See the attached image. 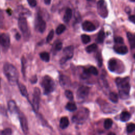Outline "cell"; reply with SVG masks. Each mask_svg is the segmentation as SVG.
I'll use <instances>...</instances> for the list:
<instances>
[{
    "instance_id": "obj_19",
    "label": "cell",
    "mask_w": 135,
    "mask_h": 135,
    "mask_svg": "<svg viewBox=\"0 0 135 135\" xmlns=\"http://www.w3.org/2000/svg\"><path fill=\"white\" fill-rule=\"evenodd\" d=\"M72 16V9L70 8H68L65 12L64 15L63 16V20L65 22L68 23L70 21Z\"/></svg>"
},
{
    "instance_id": "obj_2",
    "label": "cell",
    "mask_w": 135,
    "mask_h": 135,
    "mask_svg": "<svg viewBox=\"0 0 135 135\" xmlns=\"http://www.w3.org/2000/svg\"><path fill=\"white\" fill-rule=\"evenodd\" d=\"M4 72L8 81L12 85L17 84L18 73L13 65L10 63H6L4 65Z\"/></svg>"
},
{
    "instance_id": "obj_26",
    "label": "cell",
    "mask_w": 135,
    "mask_h": 135,
    "mask_svg": "<svg viewBox=\"0 0 135 135\" xmlns=\"http://www.w3.org/2000/svg\"><path fill=\"white\" fill-rule=\"evenodd\" d=\"M40 56L41 57V59L45 61V62H49L50 61V55L49 54L46 52H41L40 54Z\"/></svg>"
},
{
    "instance_id": "obj_33",
    "label": "cell",
    "mask_w": 135,
    "mask_h": 135,
    "mask_svg": "<svg viewBox=\"0 0 135 135\" xmlns=\"http://www.w3.org/2000/svg\"><path fill=\"white\" fill-rule=\"evenodd\" d=\"M81 40L84 44L88 43L91 40L90 37L89 35L86 34H83L81 35Z\"/></svg>"
},
{
    "instance_id": "obj_42",
    "label": "cell",
    "mask_w": 135,
    "mask_h": 135,
    "mask_svg": "<svg viewBox=\"0 0 135 135\" xmlns=\"http://www.w3.org/2000/svg\"><path fill=\"white\" fill-rule=\"evenodd\" d=\"M98 61V65L99 66H101L102 65V57L100 54H99V53L97 54V56Z\"/></svg>"
},
{
    "instance_id": "obj_47",
    "label": "cell",
    "mask_w": 135,
    "mask_h": 135,
    "mask_svg": "<svg viewBox=\"0 0 135 135\" xmlns=\"http://www.w3.org/2000/svg\"><path fill=\"white\" fill-rule=\"evenodd\" d=\"M130 1H131L132 2H135V0H130Z\"/></svg>"
},
{
    "instance_id": "obj_9",
    "label": "cell",
    "mask_w": 135,
    "mask_h": 135,
    "mask_svg": "<svg viewBox=\"0 0 135 135\" xmlns=\"http://www.w3.org/2000/svg\"><path fill=\"white\" fill-rule=\"evenodd\" d=\"M17 114L18 115V118H19L21 128L22 129L23 132L25 134L28 133V126L27 120V119H26L25 115L22 112H21L20 111H19Z\"/></svg>"
},
{
    "instance_id": "obj_12",
    "label": "cell",
    "mask_w": 135,
    "mask_h": 135,
    "mask_svg": "<svg viewBox=\"0 0 135 135\" xmlns=\"http://www.w3.org/2000/svg\"><path fill=\"white\" fill-rule=\"evenodd\" d=\"M0 44L4 48H8L10 44V37L8 34L3 33L0 35Z\"/></svg>"
},
{
    "instance_id": "obj_17",
    "label": "cell",
    "mask_w": 135,
    "mask_h": 135,
    "mask_svg": "<svg viewBox=\"0 0 135 135\" xmlns=\"http://www.w3.org/2000/svg\"><path fill=\"white\" fill-rule=\"evenodd\" d=\"M60 83L61 85L63 87H67L70 83V79L65 75H61L60 76Z\"/></svg>"
},
{
    "instance_id": "obj_49",
    "label": "cell",
    "mask_w": 135,
    "mask_h": 135,
    "mask_svg": "<svg viewBox=\"0 0 135 135\" xmlns=\"http://www.w3.org/2000/svg\"><path fill=\"white\" fill-rule=\"evenodd\" d=\"M0 87H1V79H0Z\"/></svg>"
},
{
    "instance_id": "obj_39",
    "label": "cell",
    "mask_w": 135,
    "mask_h": 135,
    "mask_svg": "<svg viewBox=\"0 0 135 135\" xmlns=\"http://www.w3.org/2000/svg\"><path fill=\"white\" fill-rule=\"evenodd\" d=\"M4 15L2 11L0 9V27L2 28L4 25Z\"/></svg>"
},
{
    "instance_id": "obj_30",
    "label": "cell",
    "mask_w": 135,
    "mask_h": 135,
    "mask_svg": "<svg viewBox=\"0 0 135 135\" xmlns=\"http://www.w3.org/2000/svg\"><path fill=\"white\" fill-rule=\"evenodd\" d=\"M112 125V120L111 119H107L104 122V127L106 129H109Z\"/></svg>"
},
{
    "instance_id": "obj_6",
    "label": "cell",
    "mask_w": 135,
    "mask_h": 135,
    "mask_svg": "<svg viewBox=\"0 0 135 135\" xmlns=\"http://www.w3.org/2000/svg\"><path fill=\"white\" fill-rule=\"evenodd\" d=\"M41 91L39 88H35L33 91V97L32 102V107L35 112H37L39 109V103L40 100Z\"/></svg>"
},
{
    "instance_id": "obj_27",
    "label": "cell",
    "mask_w": 135,
    "mask_h": 135,
    "mask_svg": "<svg viewBox=\"0 0 135 135\" xmlns=\"http://www.w3.org/2000/svg\"><path fill=\"white\" fill-rule=\"evenodd\" d=\"M105 37V34L103 31H100L98 34L97 42L99 43H101L103 42Z\"/></svg>"
},
{
    "instance_id": "obj_31",
    "label": "cell",
    "mask_w": 135,
    "mask_h": 135,
    "mask_svg": "<svg viewBox=\"0 0 135 135\" xmlns=\"http://www.w3.org/2000/svg\"><path fill=\"white\" fill-rule=\"evenodd\" d=\"M65 26L63 24L59 25L56 29V33L58 35L62 34L65 30Z\"/></svg>"
},
{
    "instance_id": "obj_41",
    "label": "cell",
    "mask_w": 135,
    "mask_h": 135,
    "mask_svg": "<svg viewBox=\"0 0 135 135\" xmlns=\"http://www.w3.org/2000/svg\"><path fill=\"white\" fill-rule=\"evenodd\" d=\"M27 2L31 7H35L37 5L36 0H27Z\"/></svg>"
},
{
    "instance_id": "obj_28",
    "label": "cell",
    "mask_w": 135,
    "mask_h": 135,
    "mask_svg": "<svg viewBox=\"0 0 135 135\" xmlns=\"http://www.w3.org/2000/svg\"><path fill=\"white\" fill-rule=\"evenodd\" d=\"M109 99L111 101L117 103L118 101V95L115 92H111L109 94Z\"/></svg>"
},
{
    "instance_id": "obj_45",
    "label": "cell",
    "mask_w": 135,
    "mask_h": 135,
    "mask_svg": "<svg viewBox=\"0 0 135 135\" xmlns=\"http://www.w3.org/2000/svg\"><path fill=\"white\" fill-rule=\"evenodd\" d=\"M15 38L17 40H19L21 38V35L18 33H17L16 34H15Z\"/></svg>"
},
{
    "instance_id": "obj_44",
    "label": "cell",
    "mask_w": 135,
    "mask_h": 135,
    "mask_svg": "<svg viewBox=\"0 0 135 135\" xmlns=\"http://www.w3.org/2000/svg\"><path fill=\"white\" fill-rule=\"evenodd\" d=\"M129 20L132 22V23H133L134 24H135V15H130L129 17Z\"/></svg>"
},
{
    "instance_id": "obj_32",
    "label": "cell",
    "mask_w": 135,
    "mask_h": 135,
    "mask_svg": "<svg viewBox=\"0 0 135 135\" xmlns=\"http://www.w3.org/2000/svg\"><path fill=\"white\" fill-rule=\"evenodd\" d=\"M90 74H93L94 75H97L98 74V71L96 68L94 66H91L88 69Z\"/></svg>"
},
{
    "instance_id": "obj_22",
    "label": "cell",
    "mask_w": 135,
    "mask_h": 135,
    "mask_svg": "<svg viewBox=\"0 0 135 135\" xmlns=\"http://www.w3.org/2000/svg\"><path fill=\"white\" fill-rule=\"evenodd\" d=\"M18 84V86L19 88V90L20 91L21 93L22 94V95L25 97H28V93H27V89L25 87V86L22 83H17Z\"/></svg>"
},
{
    "instance_id": "obj_21",
    "label": "cell",
    "mask_w": 135,
    "mask_h": 135,
    "mask_svg": "<svg viewBox=\"0 0 135 135\" xmlns=\"http://www.w3.org/2000/svg\"><path fill=\"white\" fill-rule=\"evenodd\" d=\"M131 118L130 113L128 111H123L120 114V119L122 122H126L130 120Z\"/></svg>"
},
{
    "instance_id": "obj_7",
    "label": "cell",
    "mask_w": 135,
    "mask_h": 135,
    "mask_svg": "<svg viewBox=\"0 0 135 135\" xmlns=\"http://www.w3.org/2000/svg\"><path fill=\"white\" fill-rule=\"evenodd\" d=\"M74 54V47L73 46H68L63 50V56L60 60V63L64 64L68 60L71 59Z\"/></svg>"
},
{
    "instance_id": "obj_24",
    "label": "cell",
    "mask_w": 135,
    "mask_h": 135,
    "mask_svg": "<svg viewBox=\"0 0 135 135\" xmlns=\"http://www.w3.org/2000/svg\"><path fill=\"white\" fill-rule=\"evenodd\" d=\"M65 108L67 110L70 111H74L76 110L77 107L76 104L73 102H69L66 104L65 106Z\"/></svg>"
},
{
    "instance_id": "obj_3",
    "label": "cell",
    "mask_w": 135,
    "mask_h": 135,
    "mask_svg": "<svg viewBox=\"0 0 135 135\" xmlns=\"http://www.w3.org/2000/svg\"><path fill=\"white\" fill-rule=\"evenodd\" d=\"M41 86L43 89L44 94H48L52 92L55 87L54 80L49 75L44 76L41 82Z\"/></svg>"
},
{
    "instance_id": "obj_48",
    "label": "cell",
    "mask_w": 135,
    "mask_h": 135,
    "mask_svg": "<svg viewBox=\"0 0 135 135\" xmlns=\"http://www.w3.org/2000/svg\"><path fill=\"white\" fill-rule=\"evenodd\" d=\"M133 57L135 59V53L134 54V55H133Z\"/></svg>"
},
{
    "instance_id": "obj_46",
    "label": "cell",
    "mask_w": 135,
    "mask_h": 135,
    "mask_svg": "<svg viewBox=\"0 0 135 135\" xmlns=\"http://www.w3.org/2000/svg\"><path fill=\"white\" fill-rule=\"evenodd\" d=\"M44 1L45 4H47V5H49V4H50L51 0H44Z\"/></svg>"
},
{
    "instance_id": "obj_29",
    "label": "cell",
    "mask_w": 135,
    "mask_h": 135,
    "mask_svg": "<svg viewBox=\"0 0 135 135\" xmlns=\"http://www.w3.org/2000/svg\"><path fill=\"white\" fill-rule=\"evenodd\" d=\"M97 48L98 46L96 44H92L86 47V51L88 53H92L96 51Z\"/></svg>"
},
{
    "instance_id": "obj_1",
    "label": "cell",
    "mask_w": 135,
    "mask_h": 135,
    "mask_svg": "<svg viewBox=\"0 0 135 135\" xmlns=\"http://www.w3.org/2000/svg\"><path fill=\"white\" fill-rule=\"evenodd\" d=\"M115 83L119 90L120 97L122 99H127L129 97L130 89L129 78H118L115 79Z\"/></svg>"
},
{
    "instance_id": "obj_15",
    "label": "cell",
    "mask_w": 135,
    "mask_h": 135,
    "mask_svg": "<svg viewBox=\"0 0 135 135\" xmlns=\"http://www.w3.org/2000/svg\"><path fill=\"white\" fill-rule=\"evenodd\" d=\"M114 51L119 54H126L128 52V49L127 47L125 45H121V46H114Z\"/></svg>"
},
{
    "instance_id": "obj_14",
    "label": "cell",
    "mask_w": 135,
    "mask_h": 135,
    "mask_svg": "<svg viewBox=\"0 0 135 135\" xmlns=\"http://www.w3.org/2000/svg\"><path fill=\"white\" fill-rule=\"evenodd\" d=\"M8 109L12 113H18L20 111L15 102L13 100H10L8 101Z\"/></svg>"
},
{
    "instance_id": "obj_50",
    "label": "cell",
    "mask_w": 135,
    "mask_h": 135,
    "mask_svg": "<svg viewBox=\"0 0 135 135\" xmlns=\"http://www.w3.org/2000/svg\"><path fill=\"white\" fill-rule=\"evenodd\" d=\"M88 1H90V0H88Z\"/></svg>"
},
{
    "instance_id": "obj_11",
    "label": "cell",
    "mask_w": 135,
    "mask_h": 135,
    "mask_svg": "<svg viewBox=\"0 0 135 135\" xmlns=\"http://www.w3.org/2000/svg\"><path fill=\"white\" fill-rule=\"evenodd\" d=\"M89 88L87 86H82L79 88L77 91V98L79 99H83L85 98L89 94Z\"/></svg>"
},
{
    "instance_id": "obj_4",
    "label": "cell",
    "mask_w": 135,
    "mask_h": 135,
    "mask_svg": "<svg viewBox=\"0 0 135 135\" xmlns=\"http://www.w3.org/2000/svg\"><path fill=\"white\" fill-rule=\"evenodd\" d=\"M89 115V111L86 109H81L75 115L72 117V121L77 123H83L88 118Z\"/></svg>"
},
{
    "instance_id": "obj_34",
    "label": "cell",
    "mask_w": 135,
    "mask_h": 135,
    "mask_svg": "<svg viewBox=\"0 0 135 135\" xmlns=\"http://www.w3.org/2000/svg\"><path fill=\"white\" fill-rule=\"evenodd\" d=\"M135 130V124L134 123H130L128 125L127 127V131L128 133H131Z\"/></svg>"
},
{
    "instance_id": "obj_13",
    "label": "cell",
    "mask_w": 135,
    "mask_h": 135,
    "mask_svg": "<svg viewBox=\"0 0 135 135\" xmlns=\"http://www.w3.org/2000/svg\"><path fill=\"white\" fill-rule=\"evenodd\" d=\"M82 27L83 30L86 32H92L95 30V25L92 22L88 21H84L82 23Z\"/></svg>"
},
{
    "instance_id": "obj_43",
    "label": "cell",
    "mask_w": 135,
    "mask_h": 135,
    "mask_svg": "<svg viewBox=\"0 0 135 135\" xmlns=\"http://www.w3.org/2000/svg\"><path fill=\"white\" fill-rule=\"evenodd\" d=\"M37 78L36 75L33 76L30 79V81L32 83H35L37 82Z\"/></svg>"
},
{
    "instance_id": "obj_8",
    "label": "cell",
    "mask_w": 135,
    "mask_h": 135,
    "mask_svg": "<svg viewBox=\"0 0 135 135\" xmlns=\"http://www.w3.org/2000/svg\"><path fill=\"white\" fill-rule=\"evenodd\" d=\"M97 11L98 14L103 18H106L108 15L107 5L104 0H99L97 3Z\"/></svg>"
},
{
    "instance_id": "obj_37",
    "label": "cell",
    "mask_w": 135,
    "mask_h": 135,
    "mask_svg": "<svg viewBox=\"0 0 135 135\" xmlns=\"http://www.w3.org/2000/svg\"><path fill=\"white\" fill-rule=\"evenodd\" d=\"M62 47V43L61 42H57L54 46V50L55 51H59Z\"/></svg>"
},
{
    "instance_id": "obj_18",
    "label": "cell",
    "mask_w": 135,
    "mask_h": 135,
    "mask_svg": "<svg viewBox=\"0 0 135 135\" xmlns=\"http://www.w3.org/2000/svg\"><path fill=\"white\" fill-rule=\"evenodd\" d=\"M69 124V120L66 117H62L60 121V127L61 129H64L66 128Z\"/></svg>"
},
{
    "instance_id": "obj_16",
    "label": "cell",
    "mask_w": 135,
    "mask_h": 135,
    "mask_svg": "<svg viewBox=\"0 0 135 135\" xmlns=\"http://www.w3.org/2000/svg\"><path fill=\"white\" fill-rule=\"evenodd\" d=\"M127 36L131 48H135V35L130 32H127Z\"/></svg>"
},
{
    "instance_id": "obj_10",
    "label": "cell",
    "mask_w": 135,
    "mask_h": 135,
    "mask_svg": "<svg viewBox=\"0 0 135 135\" xmlns=\"http://www.w3.org/2000/svg\"><path fill=\"white\" fill-rule=\"evenodd\" d=\"M35 28L40 33H43L46 29V24L45 22L43 20L42 16L39 14L37 15L35 21Z\"/></svg>"
},
{
    "instance_id": "obj_40",
    "label": "cell",
    "mask_w": 135,
    "mask_h": 135,
    "mask_svg": "<svg viewBox=\"0 0 135 135\" xmlns=\"http://www.w3.org/2000/svg\"><path fill=\"white\" fill-rule=\"evenodd\" d=\"M114 42L118 44H123V39L120 36H117L114 38Z\"/></svg>"
},
{
    "instance_id": "obj_36",
    "label": "cell",
    "mask_w": 135,
    "mask_h": 135,
    "mask_svg": "<svg viewBox=\"0 0 135 135\" xmlns=\"http://www.w3.org/2000/svg\"><path fill=\"white\" fill-rule=\"evenodd\" d=\"M54 32L53 30H51L50 32H49V34L47 35V37H46V42H50V41H52V40L53 39V36H54Z\"/></svg>"
},
{
    "instance_id": "obj_23",
    "label": "cell",
    "mask_w": 135,
    "mask_h": 135,
    "mask_svg": "<svg viewBox=\"0 0 135 135\" xmlns=\"http://www.w3.org/2000/svg\"><path fill=\"white\" fill-rule=\"evenodd\" d=\"M108 103H105L102 105V110L104 112H108V113H111V112H115V109L113 108L112 107H111L110 104L108 106Z\"/></svg>"
},
{
    "instance_id": "obj_35",
    "label": "cell",
    "mask_w": 135,
    "mask_h": 135,
    "mask_svg": "<svg viewBox=\"0 0 135 135\" xmlns=\"http://www.w3.org/2000/svg\"><path fill=\"white\" fill-rule=\"evenodd\" d=\"M65 95L66 97L70 100H72L73 99V93L69 90H66L65 91Z\"/></svg>"
},
{
    "instance_id": "obj_20",
    "label": "cell",
    "mask_w": 135,
    "mask_h": 135,
    "mask_svg": "<svg viewBox=\"0 0 135 135\" xmlns=\"http://www.w3.org/2000/svg\"><path fill=\"white\" fill-rule=\"evenodd\" d=\"M117 63L115 60L110 59L108 62V69L111 72H114L117 69Z\"/></svg>"
},
{
    "instance_id": "obj_38",
    "label": "cell",
    "mask_w": 135,
    "mask_h": 135,
    "mask_svg": "<svg viewBox=\"0 0 135 135\" xmlns=\"http://www.w3.org/2000/svg\"><path fill=\"white\" fill-rule=\"evenodd\" d=\"M12 133V131L11 128H6L1 132V134L2 135H10Z\"/></svg>"
},
{
    "instance_id": "obj_5",
    "label": "cell",
    "mask_w": 135,
    "mask_h": 135,
    "mask_svg": "<svg viewBox=\"0 0 135 135\" xmlns=\"http://www.w3.org/2000/svg\"><path fill=\"white\" fill-rule=\"evenodd\" d=\"M18 26L24 35V37H27L29 35L28 28L26 19L24 16H20L18 20Z\"/></svg>"
},
{
    "instance_id": "obj_25",
    "label": "cell",
    "mask_w": 135,
    "mask_h": 135,
    "mask_svg": "<svg viewBox=\"0 0 135 135\" xmlns=\"http://www.w3.org/2000/svg\"><path fill=\"white\" fill-rule=\"evenodd\" d=\"M21 64H22V69L21 71L23 75V77L25 78V71H26V60L25 58L23 56L21 59Z\"/></svg>"
}]
</instances>
